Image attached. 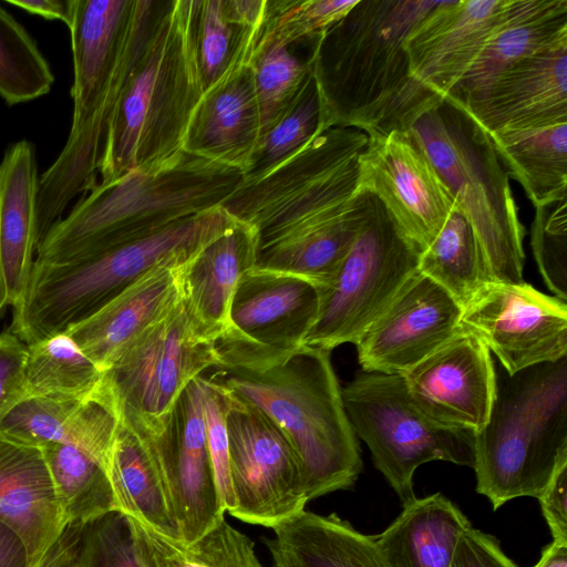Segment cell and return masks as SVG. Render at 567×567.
I'll return each mask as SVG.
<instances>
[{
	"label": "cell",
	"instance_id": "obj_1",
	"mask_svg": "<svg viewBox=\"0 0 567 567\" xmlns=\"http://www.w3.org/2000/svg\"><path fill=\"white\" fill-rule=\"evenodd\" d=\"M158 1L75 0L69 27L73 114L64 146L40 175L39 243L71 200L97 184L109 128L148 38Z\"/></svg>",
	"mask_w": 567,
	"mask_h": 567
},
{
	"label": "cell",
	"instance_id": "obj_2",
	"mask_svg": "<svg viewBox=\"0 0 567 567\" xmlns=\"http://www.w3.org/2000/svg\"><path fill=\"white\" fill-rule=\"evenodd\" d=\"M199 0L158 1L153 24L111 122L97 183L155 167L184 152L204 86L198 65Z\"/></svg>",
	"mask_w": 567,
	"mask_h": 567
},
{
	"label": "cell",
	"instance_id": "obj_3",
	"mask_svg": "<svg viewBox=\"0 0 567 567\" xmlns=\"http://www.w3.org/2000/svg\"><path fill=\"white\" fill-rule=\"evenodd\" d=\"M221 205L136 240L96 247L59 261L34 260L10 332L30 344L93 316L150 270L183 265L237 224Z\"/></svg>",
	"mask_w": 567,
	"mask_h": 567
},
{
	"label": "cell",
	"instance_id": "obj_4",
	"mask_svg": "<svg viewBox=\"0 0 567 567\" xmlns=\"http://www.w3.org/2000/svg\"><path fill=\"white\" fill-rule=\"evenodd\" d=\"M210 369L206 379L259 409L286 435L308 501L354 484L362 471L360 447L330 350L302 344L262 368Z\"/></svg>",
	"mask_w": 567,
	"mask_h": 567
},
{
	"label": "cell",
	"instance_id": "obj_5",
	"mask_svg": "<svg viewBox=\"0 0 567 567\" xmlns=\"http://www.w3.org/2000/svg\"><path fill=\"white\" fill-rule=\"evenodd\" d=\"M243 176L237 169L182 152L155 167L97 183L48 230L35 259L59 261L150 236L223 205Z\"/></svg>",
	"mask_w": 567,
	"mask_h": 567
},
{
	"label": "cell",
	"instance_id": "obj_6",
	"mask_svg": "<svg viewBox=\"0 0 567 567\" xmlns=\"http://www.w3.org/2000/svg\"><path fill=\"white\" fill-rule=\"evenodd\" d=\"M435 0H358L312 55L326 126L373 132L410 82L405 41Z\"/></svg>",
	"mask_w": 567,
	"mask_h": 567
},
{
	"label": "cell",
	"instance_id": "obj_7",
	"mask_svg": "<svg viewBox=\"0 0 567 567\" xmlns=\"http://www.w3.org/2000/svg\"><path fill=\"white\" fill-rule=\"evenodd\" d=\"M476 492L493 511L538 498L567 460V355L508 374L495 364V395L474 434Z\"/></svg>",
	"mask_w": 567,
	"mask_h": 567
},
{
	"label": "cell",
	"instance_id": "obj_8",
	"mask_svg": "<svg viewBox=\"0 0 567 567\" xmlns=\"http://www.w3.org/2000/svg\"><path fill=\"white\" fill-rule=\"evenodd\" d=\"M409 130L472 225L493 281H524L525 229L488 134L447 99Z\"/></svg>",
	"mask_w": 567,
	"mask_h": 567
},
{
	"label": "cell",
	"instance_id": "obj_9",
	"mask_svg": "<svg viewBox=\"0 0 567 567\" xmlns=\"http://www.w3.org/2000/svg\"><path fill=\"white\" fill-rule=\"evenodd\" d=\"M368 135L333 126L266 173L240 182L221 205L256 230L258 250L340 215L354 195Z\"/></svg>",
	"mask_w": 567,
	"mask_h": 567
},
{
	"label": "cell",
	"instance_id": "obj_10",
	"mask_svg": "<svg viewBox=\"0 0 567 567\" xmlns=\"http://www.w3.org/2000/svg\"><path fill=\"white\" fill-rule=\"evenodd\" d=\"M349 422L374 466L406 505L416 496L413 475L431 461L474 467V432L439 424L410 398L401 374L359 372L342 389Z\"/></svg>",
	"mask_w": 567,
	"mask_h": 567
},
{
	"label": "cell",
	"instance_id": "obj_11",
	"mask_svg": "<svg viewBox=\"0 0 567 567\" xmlns=\"http://www.w3.org/2000/svg\"><path fill=\"white\" fill-rule=\"evenodd\" d=\"M421 250L371 194L367 217L331 282L303 344L332 351L354 343L417 271Z\"/></svg>",
	"mask_w": 567,
	"mask_h": 567
},
{
	"label": "cell",
	"instance_id": "obj_12",
	"mask_svg": "<svg viewBox=\"0 0 567 567\" xmlns=\"http://www.w3.org/2000/svg\"><path fill=\"white\" fill-rule=\"evenodd\" d=\"M217 365L213 342L199 334L182 301L104 370L122 419L154 437L182 391Z\"/></svg>",
	"mask_w": 567,
	"mask_h": 567
},
{
	"label": "cell",
	"instance_id": "obj_13",
	"mask_svg": "<svg viewBox=\"0 0 567 567\" xmlns=\"http://www.w3.org/2000/svg\"><path fill=\"white\" fill-rule=\"evenodd\" d=\"M508 0H441L409 34L410 82L370 135L409 130L468 70Z\"/></svg>",
	"mask_w": 567,
	"mask_h": 567
},
{
	"label": "cell",
	"instance_id": "obj_14",
	"mask_svg": "<svg viewBox=\"0 0 567 567\" xmlns=\"http://www.w3.org/2000/svg\"><path fill=\"white\" fill-rule=\"evenodd\" d=\"M223 391L231 484V504L226 513L274 529L305 511L309 502L298 457L267 415Z\"/></svg>",
	"mask_w": 567,
	"mask_h": 567
},
{
	"label": "cell",
	"instance_id": "obj_15",
	"mask_svg": "<svg viewBox=\"0 0 567 567\" xmlns=\"http://www.w3.org/2000/svg\"><path fill=\"white\" fill-rule=\"evenodd\" d=\"M320 309V288L289 274L251 268L239 279L229 327L214 341L217 365L257 369L303 344Z\"/></svg>",
	"mask_w": 567,
	"mask_h": 567
},
{
	"label": "cell",
	"instance_id": "obj_16",
	"mask_svg": "<svg viewBox=\"0 0 567 567\" xmlns=\"http://www.w3.org/2000/svg\"><path fill=\"white\" fill-rule=\"evenodd\" d=\"M461 329L513 374L567 355V301L525 281H491L463 306Z\"/></svg>",
	"mask_w": 567,
	"mask_h": 567
},
{
	"label": "cell",
	"instance_id": "obj_17",
	"mask_svg": "<svg viewBox=\"0 0 567 567\" xmlns=\"http://www.w3.org/2000/svg\"><path fill=\"white\" fill-rule=\"evenodd\" d=\"M375 195L421 252L444 225L455 199L410 130L368 136L354 193Z\"/></svg>",
	"mask_w": 567,
	"mask_h": 567
},
{
	"label": "cell",
	"instance_id": "obj_18",
	"mask_svg": "<svg viewBox=\"0 0 567 567\" xmlns=\"http://www.w3.org/2000/svg\"><path fill=\"white\" fill-rule=\"evenodd\" d=\"M462 307L416 271L354 342L362 371L403 374L457 334Z\"/></svg>",
	"mask_w": 567,
	"mask_h": 567
},
{
	"label": "cell",
	"instance_id": "obj_19",
	"mask_svg": "<svg viewBox=\"0 0 567 567\" xmlns=\"http://www.w3.org/2000/svg\"><path fill=\"white\" fill-rule=\"evenodd\" d=\"M168 485L182 544L225 518L208 451L200 375L176 400L163 431L151 437Z\"/></svg>",
	"mask_w": 567,
	"mask_h": 567
},
{
	"label": "cell",
	"instance_id": "obj_20",
	"mask_svg": "<svg viewBox=\"0 0 567 567\" xmlns=\"http://www.w3.org/2000/svg\"><path fill=\"white\" fill-rule=\"evenodd\" d=\"M455 103L487 134L567 123V37L515 61Z\"/></svg>",
	"mask_w": 567,
	"mask_h": 567
},
{
	"label": "cell",
	"instance_id": "obj_21",
	"mask_svg": "<svg viewBox=\"0 0 567 567\" xmlns=\"http://www.w3.org/2000/svg\"><path fill=\"white\" fill-rule=\"evenodd\" d=\"M413 403L441 425L477 432L495 395V363L473 333L460 331L401 374Z\"/></svg>",
	"mask_w": 567,
	"mask_h": 567
},
{
	"label": "cell",
	"instance_id": "obj_22",
	"mask_svg": "<svg viewBox=\"0 0 567 567\" xmlns=\"http://www.w3.org/2000/svg\"><path fill=\"white\" fill-rule=\"evenodd\" d=\"M260 140L252 66L234 62L204 91L190 118L183 150L245 175Z\"/></svg>",
	"mask_w": 567,
	"mask_h": 567
},
{
	"label": "cell",
	"instance_id": "obj_23",
	"mask_svg": "<svg viewBox=\"0 0 567 567\" xmlns=\"http://www.w3.org/2000/svg\"><path fill=\"white\" fill-rule=\"evenodd\" d=\"M0 523L23 543L31 565L66 530L40 446L0 432Z\"/></svg>",
	"mask_w": 567,
	"mask_h": 567
},
{
	"label": "cell",
	"instance_id": "obj_24",
	"mask_svg": "<svg viewBox=\"0 0 567 567\" xmlns=\"http://www.w3.org/2000/svg\"><path fill=\"white\" fill-rule=\"evenodd\" d=\"M120 420L116 399L103 378L101 388L84 399L24 398L0 422V432L38 446L72 445L107 468Z\"/></svg>",
	"mask_w": 567,
	"mask_h": 567
},
{
	"label": "cell",
	"instance_id": "obj_25",
	"mask_svg": "<svg viewBox=\"0 0 567 567\" xmlns=\"http://www.w3.org/2000/svg\"><path fill=\"white\" fill-rule=\"evenodd\" d=\"M257 249L256 230L237 221L177 268L181 301L208 341L214 343L228 329L235 289L241 276L255 267Z\"/></svg>",
	"mask_w": 567,
	"mask_h": 567
},
{
	"label": "cell",
	"instance_id": "obj_26",
	"mask_svg": "<svg viewBox=\"0 0 567 567\" xmlns=\"http://www.w3.org/2000/svg\"><path fill=\"white\" fill-rule=\"evenodd\" d=\"M182 266V265H179ZM162 265L145 274L68 333L103 371L179 301L176 270Z\"/></svg>",
	"mask_w": 567,
	"mask_h": 567
},
{
	"label": "cell",
	"instance_id": "obj_27",
	"mask_svg": "<svg viewBox=\"0 0 567 567\" xmlns=\"http://www.w3.org/2000/svg\"><path fill=\"white\" fill-rule=\"evenodd\" d=\"M39 179L34 145L27 140L13 143L0 162V270L12 308L37 256Z\"/></svg>",
	"mask_w": 567,
	"mask_h": 567
},
{
	"label": "cell",
	"instance_id": "obj_28",
	"mask_svg": "<svg viewBox=\"0 0 567 567\" xmlns=\"http://www.w3.org/2000/svg\"><path fill=\"white\" fill-rule=\"evenodd\" d=\"M115 512L182 543L166 477L152 439L122 416L107 462Z\"/></svg>",
	"mask_w": 567,
	"mask_h": 567
},
{
	"label": "cell",
	"instance_id": "obj_29",
	"mask_svg": "<svg viewBox=\"0 0 567 567\" xmlns=\"http://www.w3.org/2000/svg\"><path fill=\"white\" fill-rule=\"evenodd\" d=\"M564 37L567 0H508L480 53L445 99L461 101L515 61Z\"/></svg>",
	"mask_w": 567,
	"mask_h": 567
},
{
	"label": "cell",
	"instance_id": "obj_30",
	"mask_svg": "<svg viewBox=\"0 0 567 567\" xmlns=\"http://www.w3.org/2000/svg\"><path fill=\"white\" fill-rule=\"evenodd\" d=\"M274 533L266 542L274 567H390L374 536L336 514L302 511Z\"/></svg>",
	"mask_w": 567,
	"mask_h": 567
},
{
	"label": "cell",
	"instance_id": "obj_31",
	"mask_svg": "<svg viewBox=\"0 0 567 567\" xmlns=\"http://www.w3.org/2000/svg\"><path fill=\"white\" fill-rule=\"evenodd\" d=\"M472 527L447 497L435 493L403 505L374 540L390 567H450L462 534Z\"/></svg>",
	"mask_w": 567,
	"mask_h": 567
},
{
	"label": "cell",
	"instance_id": "obj_32",
	"mask_svg": "<svg viewBox=\"0 0 567 567\" xmlns=\"http://www.w3.org/2000/svg\"><path fill=\"white\" fill-rule=\"evenodd\" d=\"M371 193H354L337 217L257 251L255 268L289 274L327 287L348 255L369 212Z\"/></svg>",
	"mask_w": 567,
	"mask_h": 567
},
{
	"label": "cell",
	"instance_id": "obj_33",
	"mask_svg": "<svg viewBox=\"0 0 567 567\" xmlns=\"http://www.w3.org/2000/svg\"><path fill=\"white\" fill-rule=\"evenodd\" d=\"M507 176L535 208L567 198V123L488 134Z\"/></svg>",
	"mask_w": 567,
	"mask_h": 567
},
{
	"label": "cell",
	"instance_id": "obj_34",
	"mask_svg": "<svg viewBox=\"0 0 567 567\" xmlns=\"http://www.w3.org/2000/svg\"><path fill=\"white\" fill-rule=\"evenodd\" d=\"M417 271L463 306L493 281L468 219L456 204L432 243L421 252Z\"/></svg>",
	"mask_w": 567,
	"mask_h": 567
},
{
	"label": "cell",
	"instance_id": "obj_35",
	"mask_svg": "<svg viewBox=\"0 0 567 567\" xmlns=\"http://www.w3.org/2000/svg\"><path fill=\"white\" fill-rule=\"evenodd\" d=\"M64 519L79 527L115 511L106 467L72 445H40Z\"/></svg>",
	"mask_w": 567,
	"mask_h": 567
},
{
	"label": "cell",
	"instance_id": "obj_36",
	"mask_svg": "<svg viewBox=\"0 0 567 567\" xmlns=\"http://www.w3.org/2000/svg\"><path fill=\"white\" fill-rule=\"evenodd\" d=\"M131 522L146 567H264L254 542L225 518L187 545Z\"/></svg>",
	"mask_w": 567,
	"mask_h": 567
},
{
	"label": "cell",
	"instance_id": "obj_37",
	"mask_svg": "<svg viewBox=\"0 0 567 567\" xmlns=\"http://www.w3.org/2000/svg\"><path fill=\"white\" fill-rule=\"evenodd\" d=\"M104 371L68 333L27 344V396L78 400L94 394Z\"/></svg>",
	"mask_w": 567,
	"mask_h": 567
},
{
	"label": "cell",
	"instance_id": "obj_38",
	"mask_svg": "<svg viewBox=\"0 0 567 567\" xmlns=\"http://www.w3.org/2000/svg\"><path fill=\"white\" fill-rule=\"evenodd\" d=\"M52 70L27 30L0 6V96L9 105L50 92Z\"/></svg>",
	"mask_w": 567,
	"mask_h": 567
},
{
	"label": "cell",
	"instance_id": "obj_39",
	"mask_svg": "<svg viewBox=\"0 0 567 567\" xmlns=\"http://www.w3.org/2000/svg\"><path fill=\"white\" fill-rule=\"evenodd\" d=\"M261 23L236 24L227 18L224 0L199 1L197 52L204 91L234 62H251Z\"/></svg>",
	"mask_w": 567,
	"mask_h": 567
},
{
	"label": "cell",
	"instance_id": "obj_40",
	"mask_svg": "<svg viewBox=\"0 0 567 567\" xmlns=\"http://www.w3.org/2000/svg\"><path fill=\"white\" fill-rule=\"evenodd\" d=\"M358 0H267L254 53L318 41ZM254 55V54H252Z\"/></svg>",
	"mask_w": 567,
	"mask_h": 567
},
{
	"label": "cell",
	"instance_id": "obj_41",
	"mask_svg": "<svg viewBox=\"0 0 567 567\" xmlns=\"http://www.w3.org/2000/svg\"><path fill=\"white\" fill-rule=\"evenodd\" d=\"M327 128L312 72L286 114L261 137L251 166L241 181L250 182L264 176Z\"/></svg>",
	"mask_w": 567,
	"mask_h": 567
},
{
	"label": "cell",
	"instance_id": "obj_42",
	"mask_svg": "<svg viewBox=\"0 0 567 567\" xmlns=\"http://www.w3.org/2000/svg\"><path fill=\"white\" fill-rule=\"evenodd\" d=\"M255 91L261 137L286 114L312 73L311 56L300 60L286 47H269L254 53Z\"/></svg>",
	"mask_w": 567,
	"mask_h": 567
},
{
	"label": "cell",
	"instance_id": "obj_43",
	"mask_svg": "<svg viewBox=\"0 0 567 567\" xmlns=\"http://www.w3.org/2000/svg\"><path fill=\"white\" fill-rule=\"evenodd\" d=\"M75 567H146L131 519L114 511L82 526Z\"/></svg>",
	"mask_w": 567,
	"mask_h": 567
},
{
	"label": "cell",
	"instance_id": "obj_44",
	"mask_svg": "<svg viewBox=\"0 0 567 567\" xmlns=\"http://www.w3.org/2000/svg\"><path fill=\"white\" fill-rule=\"evenodd\" d=\"M567 198L537 207L530 246L538 270L555 297L567 301Z\"/></svg>",
	"mask_w": 567,
	"mask_h": 567
},
{
	"label": "cell",
	"instance_id": "obj_45",
	"mask_svg": "<svg viewBox=\"0 0 567 567\" xmlns=\"http://www.w3.org/2000/svg\"><path fill=\"white\" fill-rule=\"evenodd\" d=\"M206 439L216 485L226 509L231 504L228 436L226 429V399L220 386L200 374Z\"/></svg>",
	"mask_w": 567,
	"mask_h": 567
},
{
	"label": "cell",
	"instance_id": "obj_46",
	"mask_svg": "<svg viewBox=\"0 0 567 567\" xmlns=\"http://www.w3.org/2000/svg\"><path fill=\"white\" fill-rule=\"evenodd\" d=\"M27 344L10 331L0 333V422L24 398Z\"/></svg>",
	"mask_w": 567,
	"mask_h": 567
},
{
	"label": "cell",
	"instance_id": "obj_47",
	"mask_svg": "<svg viewBox=\"0 0 567 567\" xmlns=\"http://www.w3.org/2000/svg\"><path fill=\"white\" fill-rule=\"evenodd\" d=\"M450 567H518L492 535L470 527L460 537Z\"/></svg>",
	"mask_w": 567,
	"mask_h": 567
},
{
	"label": "cell",
	"instance_id": "obj_48",
	"mask_svg": "<svg viewBox=\"0 0 567 567\" xmlns=\"http://www.w3.org/2000/svg\"><path fill=\"white\" fill-rule=\"evenodd\" d=\"M538 501L553 540L567 544V460L559 463Z\"/></svg>",
	"mask_w": 567,
	"mask_h": 567
},
{
	"label": "cell",
	"instance_id": "obj_49",
	"mask_svg": "<svg viewBox=\"0 0 567 567\" xmlns=\"http://www.w3.org/2000/svg\"><path fill=\"white\" fill-rule=\"evenodd\" d=\"M24 11L48 20H59L71 25L74 17L75 0H7Z\"/></svg>",
	"mask_w": 567,
	"mask_h": 567
},
{
	"label": "cell",
	"instance_id": "obj_50",
	"mask_svg": "<svg viewBox=\"0 0 567 567\" xmlns=\"http://www.w3.org/2000/svg\"><path fill=\"white\" fill-rule=\"evenodd\" d=\"M38 564V563H37ZM21 539L0 523V567H33Z\"/></svg>",
	"mask_w": 567,
	"mask_h": 567
},
{
	"label": "cell",
	"instance_id": "obj_51",
	"mask_svg": "<svg viewBox=\"0 0 567 567\" xmlns=\"http://www.w3.org/2000/svg\"><path fill=\"white\" fill-rule=\"evenodd\" d=\"M79 530L78 527L69 526L56 544L33 567H59L69 559L76 550Z\"/></svg>",
	"mask_w": 567,
	"mask_h": 567
},
{
	"label": "cell",
	"instance_id": "obj_52",
	"mask_svg": "<svg viewBox=\"0 0 567 567\" xmlns=\"http://www.w3.org/2000/svg\"><path fill=\"white\" fill-rule=\"evenodd\" d=\"M533 567H567V544L553 540Z\"/></svg>",
	"mask_w": 567,
	"mask_h": 567
},
{
	"label": "cell",
	"instance_id": "obj_53",
	"mask_svg": "<svg viewBox=\"0 0 567 567\" xmlns=\"http://www.w3.org/2000/svg\"><path fill=\"white\" fill-rule=\"evenodd\" d=\"M8 298L6 292V287L3 282V278L0 270V313L4 310L6 307H8Z\"/></svg>",
	"mask_w": 567,
	"mask_h": 567
},
{
	"label": "cell",
	"instance_id": "obj_54",
	"mask_svg": "<svg viewBox=\"0 0 567 567\" xmlns=\"http://www.w3.org/2000/svg\"><path fill=\"white\" fill-rule=\"evenodd\" d=\"M59 567H75V553L69 559L63 561Z\"/></svg>",
	"mask_w": 567,
	"mask_h": 567
}]
</instances>
